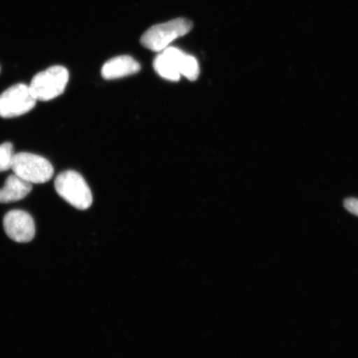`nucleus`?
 <instances>
[{
  "label": "nucleus",
  "mask_w": 358,
  "mask_h": 358,
  "mask_svg": "<svg viewBox=\"0 0 358 358\" xmlns=\"http://www.w3.org/2000/svg\"><path fill=\"white\" fill-rule=\"evenodd\" d=\"M57 194L78 210H87L93 201L92 191L82 176L73 170L58 174L55 182Z\"/></svg>",
  "instance_id": "1"
},
{
  "label": "nucleus",
  "mask_w": 358,
  "mask_h": 358,
  "mask_svg": "<svg viewBox=\"0 0 358 358\" xmlns=\"http://www.w3.org/2000/svg\"><path fill=\"white\" fill-rule=\"evenodd\" d=\"M192 28L189 20L179 19L152 26L142 36L143 46L151 51L161 52L169 47L174 40L189 34Z\"/></svg>",
  "instance_id": "2"
},
{
  "label": "nucleus",
  "mask_w": 358,
  "mask_h": 358,
  "mask_svg": "<svg viewBox=\"0 0 358 358\" xmlns=\"http://www.w3.org/2000/svg\"><path fill=\"white\" fill-rule=\"evenodd\" d=\"M69 80V71L64 66H55L34 76L29 88L36 100L48 101L61 96Z\"/></svg>",
  "instance_id": "3"
},
{
  "label": "nucleus",
  "mask_w": 358,
  "mask_h": 358,
  "mask_svg": "<svg viewBox=\"0 0 358 358\" xmlns=\"http://www.w3.org/2000/svg\"><path fill=\"white\" fill-rule=\"evenodd\" d=\"M12 170L17 177L31 185L47 182L55 173V169L48 159L26 152L13 156Z\"/></svg>",
  "instance_id": "4"
},
{
  "label": "nucleus",
  "mask_w": 358,
  "mask_h": 358,
  "mask_svg": "<svg viewBox=\"0 0 358 358\" xmlns=\"http://www.w3.org/2000/svg\"><path fill=\"white\" fill-rule=\"evenodd\" d=\"M37 100L25 84H16L0 95V117L15 118L34 108Z\"/></svg>",
  "instance_id": "5"
},
{
  "label": "nucleus",
  "mask_w": 358,
  "mask_h": 358,
  "mask_svg": "<svg viewBox=\"0 0 358 358\" xmlns=\"http://www.w3.org/2000/svg\"><path fill=\"white\" fill-rule=\"evenodd\" d=\"M6 234L16 243H26L35 236V223L31 215L22 210H13L3 217Z\"/></svg>",
  "instance_id": "6"
},
{
  "label": "nucleus",
  "mask_w": 358,
  "mask_h": 358,
  "mask_svg": "<svg viewBox=\"0 0 358 358\" xmlns=\"http://www.w3.org/2000/svg\"><path fill=\"white\" fill-rule=\"evenodd\" d=\"M180 49L169 47L156 57L154 67L160 77L172 82H177L181 78L178 64L183 55Z\"/></svg>",
  "instance_id": "7"
},
{
  "label": "nucleus",
  "mask_w": 358,
  "mask_h": 358,
  "mask_svg": "<svg viewBox=\"0 0 358 358\" xmlns=\"http://www.w3.org/2000/svg\"><path fill=\"white\" fill-rule=\"evenodd\" d=\"M141 65L131 56H119L106 62L102 66L101 76L106 80H114L136 74Z\"/></svg>",
  "instance_id": "8"
},
{
  "label": "nucleus",
  "mask_w": 358,
  "mask_h": 358,
  "mask_svg": "<svg viewBox=\"0 0 358 358\" xmlns=\"http://www.w3.org/2000/svg\"><path fill=\"white\" fill-rule=\"evenodd\" d=\"M32 189L31 183L13 173L6 179L3 189H0V203H15L24 199Z\"/></svg>",
  "instance_id": "9"
},
{
  "label": "nucleus",
  "mask_w": 358,
  "mask_h": 358,
  "mask_svg": "<svg viewBox=\"0 0 358 358\" xmlns=\"http://www.w3.org/2000/svg\"><path fill=\"white\" fill-rule=\"evenodd\" d=\"M179 73L189 80H195L199 78L200 69L198 61L194 57L189 55H182L179 62Z\"/></svg>",
  "instance_id": "10"
},
{
  "label": "nucleus",
  "mask_w": 358,
  "mask_h": 358,
  "mask_svg": "<svg viewBox=\"0 0 358 358\" xmlns=\"http://www.w3.org/2000/svg\"><path fill=\"white\" fill-rule=\"evenodd\" d=\"M15 155L11 143L6 142L0 145V172L7 171L12 169Z\"/></svg>",
  "instance_id": "11"
},
{
  "label": "nucleus",
  "mask_w": 358,
  "mask_h": 358,
  "mask_svg": "<svg viewBox=\"0 0 358 358\" xmlns=\"http://www.w3.org/2000/svg\"><path fill=\"white\" fill-rule=\"evenodd\" d=\"M344 207L352 214L358 216V199H347L344 201Z\"/></svg>",
  "instance_id": "12"
}]
</instances>
